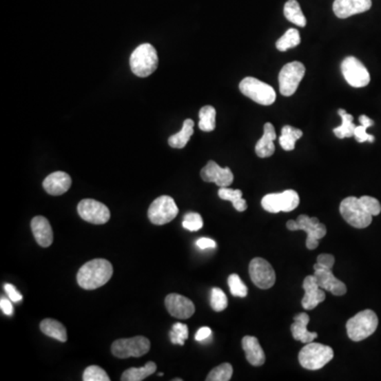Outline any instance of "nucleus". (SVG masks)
<instances>
[{
    "instance_id": "nucleus-25",
    "label": "nucleus",
    "mask_w": 381,
    "mask_h": 381,
    "mask_svg": "<svg viewBox=\"0 0 381 381\" xmlns=\"http://www.w3.org/2000/svg\"><path fill=\"white\" fill-rule=\"evenodd\" d=\"M194 134V121L187 119L179 133L169 138V144L173 149H183Z\"/></svg>"
},
{
    "instance_id": "nucleus-1",
    "label": "nucleus",
    "mask_w": 381,
    "mask_h": 381,
    "mask_svg": "<svg viewBox=\"0 0 381 381\" xmlns=\"http://www.w3.org/2000/svg\"><path fill=\"white\" fill-rule=\"evenodd\" d=\"M112 274L114 268L110 262L104 258H94L80 268L76 280L83 289L94 290L105 285Z\"/></svg>"
},
{
    "instance_id": "nucleus-43",
    "label": "nucleus",
    "mask_w": 381,
    "mask_h": 381,
    "mask_svg": "<svg viewBox=\"0 0 381 381\" xmlns=\"http://www.w3.org/2000/svg\"><path fill=\"white\" fill-rule=\"evenodd\" d=\"M5 290L7 292L8 297L11 301L13 302H21L23 300V296H21V292L14 287L12 284H5Z\"/></svg>"
},
{
    "instance_id": "nucleus-11",
    "label": "nucleus",
    "mask_w": 381,
    "mask_h": 381,
    "mask_svg": "<svg viewBox=\"0 0 381 381\" xmlns=\"http://www.w3.org/2000/svg\"><path fill=\"white\" fill-rule=\"evenodd\" d=\"M178 207L171 196L158 197L150 206L147 215L152 224L157 226L169 224L178 215Z\"/></svg>"
},
{
    "instance_id": "nucleus-39",
    "label": "nucleus",
    "mask_w": 381,
    "mask_h": 381,
    "mask_svg": "<svg viewBox=\"0 0 381 381\" xmlns=\"http://www.w3.org/2000/svg\"><path fill=\"white\" fill-rule=\"evenodd\" d=\"M203 226V218H201L200 214H198V213L191 212L185 215L183 227L187 229V231L195 232V231L200 230Z\"/></svg>"
},
{
    "instance_id": "nucleus-42",
    "label": "nucleus",
    "mask_w": 381,
    "mask_h": 381,
    "mask_svg": "<svg viewBox=\"0 0 381 381\" xmlns=\"http://www.w3.org/2000/svg\"><path fill=\"white\" fill-rule=\"evenodd\" d=\"M317 265L333 269V265H335V258L331 254H320L317 258Z\"/></svg>"
},
{
    "instance_id": "nucleus-15",
    "label": "nucleus",
    "mask_w": 381,
    "mask_h": 381,
    "mask_svg": "<svg viewBox=\"0 0 381 381\" xmlns=\"http://www.w3.org/2000/svg\"><path fill=\"white\" fill-rule=\"evenodd\" d=\"M313 269H315L316 280H317L318 285L322 288V289L327 290V291L331 292L333 296H343L347 294V286L340 280L336 278L333 276V271L331 268L321 267V266L315 264L313 265Z\"/></svg>"
},
{
    "instance_id": "nucleus-41",
    "label": "nucleus",
    "mask_w": 381,
    "mask_h": 381,
    "mask_svg": "<svg viewBox=\"0 0 381 381\" xmlns=\"http://www.w3.org/2000/svg\"><path fill=\"white\" fill-rule=\"evenodd\" d=\"M369 127H367V126L362 125V124H360L359 126H356V128H355V133H354V137L355 139L357 140V142H359V143H363V142H372L375 141L374 136L369 135L368 133H367V130H368Z\"/></svg>"
},
{
    "instance_id": "nucleus-40",
    "label": "nucleus",
    "mask_w": 381,
    "mask_h": 381,
    "mask_svg": "<svg viewBox=\"0 0 381 381\" xmlns=\"http://www.w3.org/2000/svg\"><path fill=\"white\" fill-rule=\"evenodd\" d=\"M359 201H360L361 206L369 214L372 215V216H377V215L380 214V203L374 197L362 196L359 198Z\"/></svg>"
},
{
    "instance_id": "nucleus-35",
    "label": "nucleus",
    "mask_w": 381,
    "mask_h": 381,
    "mask_svg": "<svg viewBox=\"0 0 381 381\" xmlns=\"http://www.w3.org/2000/svg\"><path fill=\"white\" fill-rule=\"evenodd\" d=\"M189 338V329L183 323H175L169 331V339L173 344L185 345V340Z\"/></svg>"
},
{
    "instance_id": "nucleus-10",
    "label": "nucleus",
    "mask_w": 381,
    "mask_h": 381,
    "mask_svg": "<svg viewBox=\"0 0 381 381\" xmlns=\"http://www.w3.org/2000/svg\"><path fill=\"white\" fill-rule=\"evenodd\" d=\"M300 197L294 189L271 193L262 197V207L269 213L291 212L299 206Z\"/></svg>"
},
{
    "instance_id": "nucleus-7",
    "label": "nucleus",
    "mask_w": 381,
    "mask_h": 381,
    "mask_svg": "<svg viewBox=\"0 0 381 381\" xmlns=\"http://www.w3.org/2000/svg\"><path fill=\"white\" fill-rule=\"evenodd\" d=\"M340 213L347 224L357 229H364L372 224V215L369 214L361 206L359 198L347 197L340 203Z\"/></svg>"
},
{
    "instance_id": "nucleus-32",
    "label": "nucleus",
    "mask_w": 381,
    "mask_h": 381,
    "mask_svg": "<svg viewBox=\"0 0 381 381\" xmlns=\"http://www.w3.org/2000/svg\"><path fill=\"white\" fill-rule=\"evenodd\" d=\"M301 43V37L297 29H289L284 33L283 37H280L276 43V49L281 52L289 50V49L296 48Z\"/></svg>"
},
{
    "instance_id": "nucleus-19",
    "label": "nucleus",
    "mask_w": 381,
    "mask_h": 381,
    "mask_svg": "<svg viewBox=\"0 0 381 381\" xmlns=\"http://www.w3.org/2000/svg\"><path fill=\"white\" fill-rule=\"evenodd\" d=\"M303 289L305 291L303 299H302V306L306 311L315 309L320 303L325 301V292L318 285L317 280L315 276H309L304 278Z\"/></svg>"
},
{
    "instance_id": "nucleus-33",
    "label": "nucleus",
    "mask_w": 381,
    "mask_h": 381,
    "mask_svg": "<svg viewBox=\"0 0 381 381\" xmlns=\"http://www.w3.org/2000/svg\"><path fill=\"white\" fill-rule=\"evenodd\" d=\"M199 128L203 132H212L216 126V110L213 106H203L199 110Z\"/></svg>"
},
{
    "instance_id": "nucleus-22",
    "label": "nucleus",
    "mask_w": 381,
    "mask_h": 381,
    "mask_svg": "<svg viewBox=\"0 0 381 381\" xmlns=\"http://www.w3.org/2000/svg\"><path fill=\"white\" fill-rule=\"evenodd\" d=\"M309 316L305 313H298L294 318V323L291 325V333L294 339L297 341H301L303 343L313 342L318 337V333H311L307 329V325H309Z\"/></svg>"
},
{
    "instance_id": "nucleus-17",
    "label": "nucleus",
    "mask_w": 381,
    "mask_h": 381,
    "mask_svg": "<svg viewBox=\"0 0 381 381\" xmlns=\"http://www.w3.org/2000/svg\"><path fill=\"white\" fill-rule=\"evenodd\" d=\"M372 8V0H335L333 11L338 19H345L364 13Z\"/></svg>"
},
{
    "instance_id": "nucleus-26",
    "label": "nucleus",
    "mask_w": 381,
    "mask_h": 381,
    "mask_svg": "<svg viewBox=\"0 0 381 381\" xmlns=\"http://www.w3.org/2000/svg\"><path fill=\"white\" fill-rule=\"evenodd\" d=\"M41 331L45 335L60 341V342H66L67 331L64 325L61 322L53 319H45L41 322Z\"/></svg>"
},
{
    "instance_id": "nucleus-44",
    "label": "nucleus",
    "mask_w": 381,
    "mask_h": 381,
    "mask_svg": "<svg viewBox=\"0 0 381 381\" xmlns=\"http://www.w3.org/2000/svg\"><path fill=\"white\" fill-rule=\"evenodd\" d=\"M0 309L5 315L9 316V317L13 316L14 309L11 300L7 299V298H1L0 299Z\"/></svg>"
},
{
    "instance_id": "nucleus-20",
    "label": "nucleus",
    "mask_w": 381,
    "mask_h": 381,
    "mask_svg": "<svg viewBox=\"0 0 381 381\" xmlns=\"http://www.w3.org/2000/svg\"><path fill=\"white\" fill-rule=\"evenodd\" d=\"M71 181L70 176L65 172H54L47 176L46 179L43 181V187L48 194L52 196H60L70 189Z\"/></svg>"
},
{
    "instance_id": "nucleus-6",
    "label": "nucleus",
    "mask_w": 381,
    "mask_h": 381,
    "mask_svg": "<svg viewBox=\"0 0 381 381\" xmlns=\"http://www.w3.org/2000/svg\"><path fill=\"white\" fill-rule=\"evenodd\" d=\"M240 90L244 96L260 105H272L276 100L274 87L252 76H247L240 83Z\"/></svg>"
},
{
    "instance_id": "nucleus-5",
    "label": "nucleus",
    "mask_w": 381,
    "mask_h": 381,
    "mask_svg": "<svg viewBox=\"0 0 381 381\" xmlns=\"http://www.w3.org/2000/svg\"><path fill=\"white\" fill-rule=\"evenodd\" d=\"M288 230L298 231L303 230L307 233L306 247L309 250H313L319 246V240L327 236V227L319 222L317 217H309L307 215H300L297 220H288Z\"/></svg>"
},
{
    "instance_id": "nucleus-34",
    "label": "nucleus",
    "mask_w": 381,
    "mask_h": 381,
    "mask_svg": "<svg viewBox=\"0 0 381 381\" xmlns=\"http://www.w3.org/2000/svg\"><path fill=\"white\" fill-rule=\"evenodd\" d=\"M233 375V368L230 363H223L211 371L207 381H228Z\"/></svg>"
},
{
    "instance_id": "nucleus-27",
    "label": "nucleus",
    "mask_w": 381,
    "mask_h": 381,
    "mask_svg": "<svg viewBox=\"0 0 381 381\" xmlns=\"http://www.w3.org/2000/svg\"><path fill=\"white\" fill-rule=\"evenodd\" d=\"M157 371V365L153 361H149L142 368H132L122 374V381H142L146 377L151 376Z\"/></svg>"
},
{
    "instance_id": "nucleus-46",
    "label": "nucleus",
    "mask_w": 381,
    "mask_h": 381,
    "mask_svg": "<svg viewBox=\"0 0 381 381\" xmlns=\"http://www.w3.org/2000/svg\"><path fill=\"white\" fill-rule=\"evenodd\" d=\"M211 335H212V331L209 327H201L195 335V339H196V341L201 342V341H206L209 337H211Z\"/></svg>"
},
{
    "instance_id": "nucleus-4",
    "label": "nucleus",
    "mask_w": 381,
    "mask_h": 381,
    "mask_svg": "<svg viewBox=\"0 0 381 381\" xmlns=\"http://www.w3.org/2000/svg\"><path fill=\"white\" fill-rule=\"evenodd\" d=\"M333 351L331 347L321 343H306L300 351L299 362L306 370L317 371L323 368L333 359Z\"/></svg>"
},
{
    "instance_id": "nucleus-14",
    "label": "nucleus",
    "mask_w": 381,
    "mask_h": 381,
    "mask_svg": "<svg viewBox=\"0 0 381 381\" xmlns=\"http://www.w3.org/2000/svg\"><path fill=\"white\" fill-rule=\"evenodd\" d=\"M249 274L254 285L260 289H269L276 283V272L270 262L262 258H256L249 265Z\"/></svg>"
},
{
    "instance_id": "nucleus-3",
    "label": "nucleus",
    "mask_w": 381,
    "mask_h": 381,
    "mask_svg": "<svg viewBox=\"0 0 381 381\" xmlns=\"http://www.w3.org/2000/svg\"><path fill=\"white\" fill-rule=\"evenodd\" d=\"M378 327V317L371 309L360 311L347 321V336L355 342L364 340L375 333Z\"/></svg>"
},
{
    "instance_id": "nucleus-8",
    "label": "nucleus",
    "mask_w": 381,
    "mask_h": 381,
    "mask_svg": "<svg viewBox=\"0 0 381 381\" xmlns=\"http://www.w3.org/2000/svg\"><path fill=\"white\" fill-rule=\"evenodd\" d=\"M304 76H305V66L301 62L295 61L286 64L278 74V86L282 96H294Z\"/></svg>"
},
{
    "instance_id": "nucleus-24",
    "label": "nucleus",
    "mask_w": 381,
    "mask_h": 381,
    "mask_svg": "<svg viewBox=\"0 0 381 381\" xmlns=\"http://www.w3.org/2000/svg\"><path fill=\"white\" fill-rule=\"evenodd\" d=\"M276 140V133L274 126L268 122L264 125V134H262V138L256 143V155L260 158L271 157L276 152V146H274Z\"/></svg>"
},
{
    "instance_id": "nucleus-38",
    "label": "nucleus",
    "mask_w": 381,
    "mask_h": 381,
    "mask_svg": "<svg viewBox=\"0 0 381 381\" xmlns=\"http://www.w3.org/2000/svg\"><path fill=\"white\" fill-rule=\"evenodd\" d=\"M84 381H110L107 373L98 365H90L83 373Z\"/></svg>"
},
{
    "instance_id": "nucleus-47",
    "label": "nucleus",
    "mask_w": 381,
    "mask_h": 381,
    "mask_svg": "<svg viewBox=\"0 0 381 381\" xmlns=\"http://www.w3.org/2000/svg\"><path fill=\"white\" fill-rule=\"evenodd\" d=\"M359 121L362 125L367 126V127H371V126L374 125V121L372 119H370L369 116L362 114V116H359Z\"/></svg>"
},
{
    "instance_id": "nucleus-9",
    "label": "nucleus",
    "mask_w": 381,
    "mask_h": 381,
    "mask_svg": "<svg viewBox=\"0 0 381 381\" xmlns=\"http://www.w3.org/2000/svg\"><path fill=\"white\" fill-rule=\"evenodd\" d=\"M151 342L143 336H138L134 338L119 339L114 341L112 345V353L116 358L126 359L130 357L144 356L149 353Z\"/></svg>"
},
{
    "instance_id": "nucleus-29",
    "label": "nucleus",
    "mask_w": 381,
    "mask_h": 381,
    "mask_svg": "<svg viewBox=\"0 0 381 381\" xmlns=\"http://www.w3.org/2000/svg\"><path fill=\"white\" fill-rule=\"evenodd\" d=\"M338 114L341 116L342 123L338 127L333 128V134H335L336 137L339 138V139L353 137L355 128H356V125L353 122L354 121V116L347 114V110H339Z\"/></svg>"
},
{
    "instance_id": "nucleus-21",
    "label": "nucleus",
    "mask_w": 381,
    "mask_h": 381,
    "mask_svg": "<svg viewBox=\"0 0 381 381\" xmlns=\"http://www.w3.org/2000/svg\"><path fill=\"white\" fill-rule=\"evenodd\" d=\"M33 236L39 246L47 248L53 243V231L48 219L43 216H35L31 222Z\"/></svg>"
},
{
    "instance_id": "nucleus-2",
    "label": "nucleus",
    "mask_w": 381,
    "mask_h": 381,
    "mask_svg": "<svg viewBox=\"0 0 381 381\" xmlns=\"http://www.w3.org/2000/svg\"><path fill=\"white\" fill-rule=\"evenodd\" d=\"M130 69L139 78H146L158 67V54L151 43H142L134 50L130 59Z\"/></svg>"
},
{
    "instance_id": "nucleus-13",
    "label": "nucleus",
    "mask_w": 381,
    "mask_h": 381,
    "mask_svg": "<svg viewBox=\"0 0 381 381\" xmlns=\"http://www.w3.org/2000/svg\"><path fill=\"white\" fill-rule=\"evenodd\" d=\"M78 212L85 222L104 225L110 220V211L104 203L94 199H83L78 205Z\"/></svg>"
},
{
    "instance_id": "nucleus-18",
    "label": "nucleus",
    "mask_w": 381,
    "mask_h": 381,
    "mask_svg": "<svg viewBox=\"0 0 381 381\" xmlns=\"http://www.w3.org/2000/svg\"><path fill=\"white\" fill-rule=\"evenodd\" d=\"M165 306L169 315L177 319H189L195 313L193 302L177 294H171L165 298Z\"/></svg>"
},
{
    "instance_id": "nucleus-36",
    "label": "nucleus",
    "mask_w": 381,
    "mask_h": 381,
    "mask_svg": "<svg viewBox=\"0 0 381 381\" xmlns=\"http://www.w3.org/2000/svg\"><path fill=\"white\" fill-rule=\"evenodd\" d=\"M210 304L213 311H225L227 309V306H228V299H227L226 294L220 288H213L211 290Z\"/></svg>"
},
{
    "instance_id": "nucleus-30",
    "label": "nucleus",
    "mask_w": 381,
    "mask_h": 381,
    "mask_svg": "<svg viewBox=\"0 0 381 381\" xmlns=\"http://www.w3.org/2000/svg\"><path fill=\"white\" fill-rule=\"evenodd\" d=\"M219 198L232 203L233 207L238 212L247 210V203L243 198V192L240 189H229L228 187H220L218 191Z\"/></svg>"
},
{
    "instance_id": "nucleus-45",
    "label": "nucleus",
    "mask_w": 381,
    "mask_h": 381,
    "mask_svg": "<svg viewBox=\"0 0 381 381\" xmlns=\"http://www.w3.org/2000/svg\"><path fill=\"white\" fill-rule=\"evenodd\" d=\"M196 245L199 248L203 249V250H206V249H215L217 246L214 240L207 238H199V240H197Z\"/></svg>"
},
{
    "instance_id": "nucleus-12",
    "label": "nucleus",
    "mask_w": 381,
    "mask_h": 381,
    "mask_svg": "<svg viewBox=\"0 0 381 381\" xmlns=\"http://www.w3.org/2000/svg\"><path fill=\"white\" fill-rule=\"evenodd\" d=\"M341 71L345 81L355 88L368 86L371 82L370 72L360 61L355 56L345 57L341 63Z\"/></svg>"
},
{
    "instance_id": "nucleus-31",
    "label": "nucleus",
    "mask_w": 381,
    "mask_h": 381,
    "mask_svg": "<svg viewBox=\"0 0 381 381\" xmlns=\"http://www.w3.org/2000/svg\"><path fill=\"white\" fill-rule=\"evenodd\" d=\"M284 15L290 23H295L298 27H305L307 23L297 0H288L284 6Z\"/></svg>"
},
{
    "instance_id": "nucleus-28",
    "label": "nucleus",
    "mask_w": 381,
    "mask_h": 381,
    "mask_svg": "<svg viewBox=\"0 0 381 381\" xmlns=\"http://www.w3.org/2000/svg\"><path fill=\"white\" fill-rule=\"evenodd\" d=\"M302 136H303V132L299 128L285 125L282 128V135L278 138V142L284 151H294L296 147V142L302 138Z\"/></svg>"
},
{
    "instance_id": "nucleus-16",
    "label": "nucleus",
    "mask_w": 381,
    "mask_h": 381,
    "mask_svg": "<svg viewBox=\"0 0 381 381\" xmlns=\"http://www.w3.org/2000/svg\"><path fill=\"white\" fill-rule=\"evenodd\" d=\"M201 178L206 183H213L219 187H229L234 181L230 167H220L215 161H209L200 172Z\"/></svg>"
},
{
    "instance_id": "nucleus-37",
    "label": "nucleus",
    "mask_w": 381,
    "mask_h": 381,
    "mask_svg": "<svg viewBox=\"0 0 381 381\" xmlns=\"http://www.w3.org/2000/svg\"><path fill=\"white\" fill-rule=\"evenodd\" d=\"M228 285L231 294L234 297L245 298L248 295V288L245 285L244 282L240 280L238 274H231L228 278Z\"/></svg>"
},
{
    "instance_id": "nucleus-23",
    "label": "nucleus",
    "mask_w": 381,
    "mask_h": 381,
    "mask_svg": "<svg viewBox=\"0 0 381 381\" xmlns=\"http://www.w3.org/2000/svg\"><path fill=\"white\" fill-rule=\"evenodd\" d=\"M242 347L246 354L247 360L250 364L260 367L265 363V353L262 351L258 338L252 336H246L243 338Z\"/></svg>"
}]
</instances>
